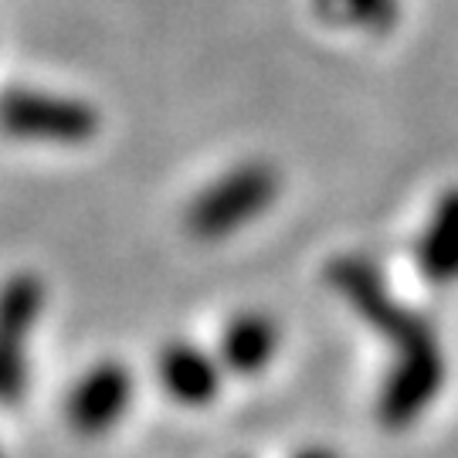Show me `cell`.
I'll use <instances>...</instances> for the list:
<instances>
[{
  "mask_svg": "<svg viewBox=\"0 0 458 458\" xmlns=\"http://www.w3.org/2000/svg\"><path fill=\"white\" fill-rule=\"evenodd\" d=\"M329 282L340 289L346 302L360 312L363 319H370L380 333H387L397 344V367L391 370V380L380 397V411L387 425H408L414 421L425 404L442 391V350L438 340L431 336V329L414 316L401 310L394 302L384 278L377 276V268L360 255H344L329 265Z\"/></svg>",
  "mask_w": 458,
  "mask_h": 458,
  "instance_id": "6da1fadb",
  "label": "cell"
},
{
  "mask_svg": "<svg viewBox=\"0 0 458 458\" xmlns=\"http://www.w3.org/2000/svg\"><path fill=\"white\" fill-rule=\"evenodd\" d=\"M278 191H282V177L276 166L262 160L231 166L225 177L208 183L191 200V208L183 211V228L200 242L228 238L268 211L276 204Z\"/></svg>",
  "mask_w": 458,
  "mask_h": 458,
  "instance_id": "7a4b0ae2",
  "label": "cell"
},
{
  "mask_svg": "<svg viewBox=\"0 0 458 458\" xmlns=\"http://www.w3.org/2000/svg\"><path fill=\"white\" fill-rule=\"evenodd\" d=\"M0 132L21 143L82 147L98 132V113L96 106L82 98L38 92V89H4Z\"/></svg>",
  "mask_w": 458,
  "mask_h": 458,
  "instance_id": "3957f363",
  "label": "cell"
},
{
  "mask_svg": "<svg viewBox=\"0 0 458 458\" xmlns=\"http://www.w3.org/2000/svg\"><path fill=\"white\" fill-rule=\"evenodd\" d=\"M45 310V282L17 272L0 285V401H17L28 384V346Z\"/></svg>",
  "mask_w": 458,
  "mask_h": 458,
  "instance_id": "277c9868",
  "label": "cell"
},
{
  "mask_svg": "<svg viewBox=\"0 0 458 458\" xmlns=\"http://www.w3.org/2000/svg\"><path fill=\"white\" fill-rule=\"evenodd\" d=\"M132 401V377L123 363L102 360L92 370H85L75 387L65 397V418L75 435L98 438L113 431Z\"/></svg>",
  "mask_w": 458,
  "mask_h": 458,
  "instance_id": "5b68a950",
  "label": "cell"
},
{
  "mask_svg": "<svg viewBox=\"0 0 458 458\" xmlns=\"http://www.w3.org/2000/svg\"><path fill=\"white\" fill-rule=\"evenodd\" d=\"M157 380L174 401L204 408L221 394V363L194 344H166L157 357Z\"/></svg>",
  "mask_w": 458,
  "mask_h": 458,
  "instance_id": "8992f818",
  "label": "cell"
},
{
  "mask_svg": "<svg viewBox=\"0 0 458 458\" xmlns=\"http://www.w3.org/2000/svg\"><path fill=\"white\" fill-rule=\"evenodd\" d=\"M418 268L435 285L458 282V187H448L428 214V225L414 248Z\"/></svg>",
  "mask_w": 458,
  "mask_h": 458,
  "instance_id": "52a82bcc",
  "label": "cell"
},
{
  "mask_svg": "<svg viewBox=\"0 0 458 458\" xmlns=\"http://www.w3.org/2000/svg\"><path fill=\"white\" fill-rule=\"evenodd\" d=\"M278 353V327L265 312H238L221 333V363L234 374H259Z\"/></svg>",
  "mask_w": 458,
  "mask_h": 458,
  "instance_id": "ba28073f",
  "label": "cell"
},
{
  "mask_svg": "<svg viewBox=\"0 0 458 458\" xmlns=\"http://www.w3.org/2000/svg\"><path fill=\"white\" fill-rule=\"evenodd\" d=\"M316 11L344 28L367 34H384L397 24L401 0H316Z\"/></svg>",
  "mask_w": 458,
  "mask_h": 458,
  "instance_id": "9c48e42d",
  "label": "cell"
},
{
  "mask_svg": "<svg viewBox=\"0 0 458 458\" xmlns=\"http://www.w3.org/2000/svg\"><path fill=\"white\" fill-rule=\"evenodd\" d=\"M295 458H340V455H333L329 448H306V452H299Z\"/></svg>",
  "mask_w": 458,
  "mask_h": 458,
  "instance_id": "30bf717a",
  "label": "cell"
}]
</instances>
